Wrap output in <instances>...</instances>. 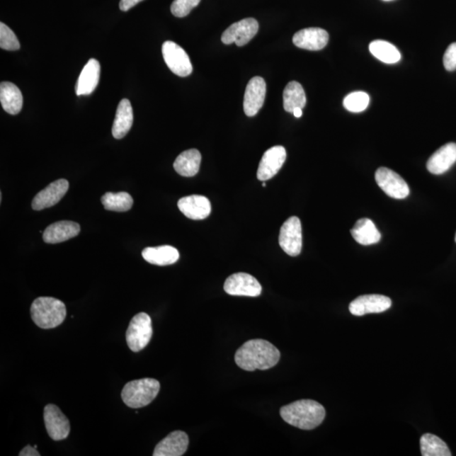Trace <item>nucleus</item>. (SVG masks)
Segmentation results:
<instances>
[{"label":"nucleus","instance_id":"obj_1","mask_svg":"<svg viewBox=\"0 0 456 456\" xmlns=\"http://www.w3.org/2000/svg\"><path fill=\"white\" fill-rule=\"evenodd\" d=\"M279 350L270 342L262 339L251 340L241 346L235 354L236 365L245 371L267 370L278 365Z\"/></svg>","mask_w":456,"mask_h":456},{"label":"nucleus","instance_id":"obj_2","mask_svg":"<svg viewBox=\"0 0 456 456\" xmlns=\"http://www.w3.org/2000/svg\"><path fill=\"white\" fill-rule=\"evenodd\" d=\"M280 414L292 426L302 431H312L323 423L326 410L317 401L300 400L282 407Z\"/></svg>","mask_w":456,"mask_h":456},{"label":"nucleus","instance_id":"obj_3","mask_svg":"<svg viewBox=\"0 0 456 456\" xmlns=\"http://www.w3.org/2000/svg\"><path fill=\"white\" fill-rule=\"evenodd\" d=\"M30 317L38 327L45 330L54 329L64 321L67 307L55 297H38L30 306Z\"/></svg>","mask_w":456,"mask_h":456},{"label":"nucleus","instance_id":"obj_4","mask_svg":"<svg viewBox=\"0 0 456 456\" xmlns=\"http://www.w3.org/2000/svg\"><path fill=\"white\" fill-rule=\"evenodd\" d=\"M160 388L159 381L155 379L144 378L130 381L122 390V400L131 409H142L155 400Z\"/></svg>","mask_w":456,"mask_h":456},{"label":"nucleus","instance_id":"obj_5","mask_svg":"<svg viewBox=\"0 0 456 456\" xmlns=\"http://www.w3.org/2000/svg\"><path fill=\"white\" fill-rule=\"evenodd\" d=\"M152 335L151 317L146 313H139L131 319L126 332L127 344L132 352H140L149 344Z\"/></svg>","mask_w":456,"mask_h":456},{"label":"nucleus","instance_id":"obj_6","mask_svg":"<svg viewBox=\"0 0 456 456\" xmlns=\"http://www.w3.org/2000/svg\"><path fill=\"white\" fill-rule=\"evenodd\" d=\"M162 55L171 72L181 77L190 76L193 67L190 57L183 48L171 41H166L161 47Z\"/></svg>","mask_w":456,"mask_h":456},{"label":"nucleus","instance_id":"obj_7","mask_svg":"<svg viewBox=\"0 0 456 456\" xmlns=\"http://www.w3.org/2000/svg\"><path fill=\"white\" fill-rule=\"evenodd\" d=\"M279 244L288 256H300L302 247V225L300 218L292 217L280 227Z\"/></svg>","mask_w":456,"mask_h":456},{"label":"nucleus","instance_id":"obj_8","mask_svg":"<svg viewBox=\"0 0 456 456\" xmlns=\"http://www.w3.org/2000/svg\"><path fill=\"white\" fill-rule=\"evenodd\" d=\"M375 181L381 190L392 198L402 200L410 194L409 184L392 169L380 168L376 171Z\"/></svg>","mask_w":456,"mask_h":456},{"label":"nucleus","instance_id":"obj_9","mask_svg":"<svg viewBox=\"0 0 456 456\" xmlns=\"http://www.w3.org/2000/svg\"><path fill=\"white\" fill-rule=\"evenodd\" d=\"M224 290L232 296L256 297L261 295L262 287L253 275L247 273H236L226 280Z\"/></svg>","mask_w":456,"mask_h":456},{"label":"nucleus","instance_id":"obj_10","mask_svg":"<svg viewBox=\"0 0 456 456\" xmlns=\"http://www.w3.org/2000/svg\"><path fill=\"white\" fill-rule=\"evenodd\" d=\"M258 30V23L256 19H244L231 25L223 33L222 41L227 45L235 42L236 46L242 47L252 40Z\"/></svg>","mask_w":456,"mask_h":456},{"label":"nucleus","instance_id":"obj_11","mask_svg":"<svg viewBox=\"0 0 456 456\" xmlns=\"http://www.w3.org/2000/svg\"><path fill=\"white\" fill-rule=\"evenodd\" d=\"M45 427L48 435L55 441L65 440L70 432V423L58 406L48 404L43 411Z\"/></svg>","mask_w":456,"mask_h":456},{"label":"nucleus","instance_id":"obj_12","mask_svg":"<svg viewBox=\"0 0 456 456\" xmlns=\"http://www.w3.org/2000/svg\"><path fill=\"white\" fill-rule=\"evenodd\" d=\"M392 305V300L387 296L371 295H363L350 302L349 310L355 317H363L367 314L383 313Z\"/></svg>","mask_w":456,"mask_h":456},{"label":"nucleus","instance_id":"obj_13","mask_svg":"<svg viewBox=\"0 0 456 456\" xmlns=\"http://www.w3.org/2000/svg\"><path fill=\"white\" fill-rule=\"evenodd\" d=\"M287 159L286 149L276 146L269 149L263 156L258 165L257 178L258 181H267L278 174Z\"/></svg>","mask_w":456,"mask_h":456},{"label":"nucleus","instance_id":"obj_14","mask_svg":"<svg viewBox=\"0 0 456 456\" xmlns=\"http://www.w3.org/2000/svg\"><path fill=\"white\" fill-rule=\"evenodd\" d=\"M266 83L264 79L256 76L251 79L245 90L244 110L248 117L256 115L265 103Z\"/></svg>","mask_w":456,"mask_h":456},{"label":"nucleus","instance_id":"obj_15","mask_svg":"<svg viewBox=\"0 0 456 456\" xmlns=\"http://www.w3.org/2000/svg\"><path fill=\"white\" fill-rule=\"evenodd\" d=\"M69 190V182L67 179H59L47 186L45 190L39 192L34 197L32 206L35 210L52 207L58 204Z\"/></svg>","mask_w":456,"mask_h":456},{"label":"nucleus","instance_id":"obj_16","mask_svg":"<svg viewBox=\"0 0 456 456\" xmlns=\"http://www.w3.org/2000/svg\"><path fill=\"white\" fill-rule=\"evenodd\" d=\"M292 42L302 50H321L327 45L329 34L326 30L318 28L302 29L295 33Z\"/></svg>","mask_w":456,"mask_h":456},{"label":"nucleus","instance_id":"obj_17","mask_svg":"<svg viewBox=\"0 0 456 456\" xmlns=\"http://www.w3.org/2000/svg\"><path fill=\"white\" fill-rule=\"evenodd\" d=\"M178 209L191 220H204L212 212L210 200L203 195H193L178 200Z\"/></svg>","mask_w":456,"mask_h":456},{"label":"nucleus","instance_id":"obj_18","mask_svg":"<svg viewBox=\"0 0 456 456\" xmlns=\"http://www.w3.org/2000/svg\"><path fill=\"white\" fill-rule=\"evenodd\" d=\"M188 437L183 431H174L157 444L154 456H181L186 452Z\"/></svg>","mask_w":456,"mask_h":456},{"label":"nucleus","instance_id":"obj_19","mask_svg":"<svg viewBox=\"0 0 456 456\" xmlns=\"http://www.w3.org/2000/svg\"><path fill=\"white\" fill-rule=\"evenodd\" d=\"M81 227L72 221H60L48 226L43 232L42 239L47 244H59L76 236Z\"/></svg>","mask_w":456,"mask_h":456},{"label":"nucleus","instance_id":"obj_20","mask_svg":"<svg viewBox=\"0 0 456 456\" xmlns=\"http://www.w3.org/2000/svg\"><path fill=\"white\" fill-rule=\"evenodd\" d=\"M456 162V144L448 143L433 153L427 162V169L433 174L447 172Z\"/></svg>","mask_w":456,"mask_h":456},{"label":"nucleus","instance_id":"obj_21","mask_svg":"<svg viewBox=\"0 0 456 456\" xmlns=\"http://www.w3.org/2000/svg\"><path fill=\"white\" fill-rule=\"evenodd\" d=\"M100 64L98 60L91 59L83 68L76 85L77 96H87L92 93L98 85Z\"/></svg>","mask_w":456,"mask_h":456},{"label":"nucleus","instance_id":"obj_22","mask_svg":"<svg viewBox=\"0 0 456 456\" xmlns=\"http://www.w3.org/2000/svg\"><path fill=\"white\" fill-rule=\"evenodd\" d=\"M133 108L128 99H122L118 104L114 118L112 133L117 139L124 138L133 125Z\"/></svg>","mask_w":456,"mask_h":456},{"label":"nucleus","instance_id":"obj_23","mask_svg":"<svg viewBox=\"0 0 456 456\" xmlns=\"http://www.w3.org/2000/svg\"><path fill=\"white\" fill-rule=\"evenodd\" d=\"M0 102L4 110L11 115L18 114L23 106V96L21 90L11 82L0 85Z\"/></svg>","mask_w":456,"mask_h":456},{"label":"nucleus","instance_id":"obj_24","mask_svg":"<svg viewBox=\"0 0 456 456\" xmlns=\"http://www.w3.org/2000/svg\"><path fill=\"white\" fill-rule=\"evenodd\" d=\"M142 257L150 264L165 266L175 264L178 261L179 252L174 247L164 245V246L144 249L142 251Z\"/></svg>","mask_w":456,"mask_h":456},{"label":"nucleus","instance_id":"obj_25","mask_svg":"<svg viewBox=\"0 0 456 456\" xmlns=\"http://www.w3.org/2000/svg\"><path fill=\"white\" fill-rule=\"evenodd\" d=\"M201 164V154L196 149L181 153L175 160L173 168L183 177H194L198 173Z\"/></svg>","mask_w":456,"mask_h":456},{"label":"nucleus","instance_id":"obj_26","mask_svg":"<svg viewBox=\"0 0 456 456\" xmlns=\"http://www.w3.org/2000/svg\"><path fill=\"white\" fill-rule=\"evenodd\" d=\"M353 239L362 245H371L380 242V232L370 219L363 218L356 222L350 230Z\"/></svg>","mask_w":456,"mask_h":456},{"label":"nucleus","instance_id":"obj_27","mask_svg":"<svg viewBox=\"0 0 456 456\" xmlns=\"http://www.w3.org/2000/svg\"><path fill=\"white\" fill-rule=\"evenodd\" d=\"M307 102L304 89L297 81L289 82L283 92L285 111L293 113L297 108H304Z\"/></svg>","mask_w":456,"mask_h":456},{"label":"nucleus","instance_id":"obj_28","mask_svg":"<svg viewBox=\"0 0 456 456\" xmlns=\"http://www.w3.org/2000/svg\"><path fill=\"white\" fill-rule=\"evenodd\" d=\"M101 201L105 209L118 212H128L134 204L132 197L126 192L106 193Z\"/></svg>","mask_w":456,"mask_h":456},{"label":"nucleus","instance_id":"obj_29","mask_svg":"<svg viewBox=\"0 0 456 456\" xmlns=\"http://www.w3.org/2000/svg\"><path fill=\"white\" fill-rule=\"evenodd\" d=\"M370 50L375 58L385 64H396L401 60L400 52L392 43L383 40L372 42Z\"/></svg>","mask_w":456,"mask_h":456},{"label":"nucleus","instance_id":"obj_30","mask_svg":"<svg viewBox=\"0 0 456 456\" xmlns=\"http://www.w3.org/2000/svg\"><path fill=\"white\" fill-rule=\"evenodd\" d=\"M421 453L423 456H450L448 446L440 438L432 433H425L420 440Z\"/></svg>","mask_w":456,"mask_h":456},{"label":"nucleus","instance_id":"obj_31","mask_svg":"<svg viewBox=\"0 0 456 456\" xmlns=\"http://www.w3.org/2000/svg\"><path fill=\"white\" fill-rule=\"evenodd\" d=\"M370 102V96L366 92L354 91L346 96L343 105L346 110L352 113H361L365 110Z\"/></svg>","mask_w":456,"mask_h":456},{"label":"nucleus","instance_id":"obj_32","mask_svg":"<svg viewBox=\"0 0 456 456\" xmlns=\"http://www.w3.org/2000/svg\"><path fill=\"white\" fill-rule=\"evenodd\" d=\"M0 47L7 51L19 50L21 47L16 34L3 23H0Z\"/></svg>","mask_w":456,"mask_h":456},{"label":"nucleus","instance_id":"obj_33","mask_svg":"<svg viewBox=\"0 0 456 456\" xmlns=\"http://www.w3.org/2000/svg\"><path fill=\"white\" fill-rule=\"evenodd\" d=\"M201 0H174L171 6V12L174 16L183 18L187 16L193 8L199 6Z\"/></svg>","mask_w":456,"mask_h":456},{"label":"nucleus","instance_id":"obj_34","mask_svg":"<svg viewBox=\"0 0 456 456\" xmlns=\"http://www.w3.org/2000/svg\"><path fill=\"white\" fill-rule=\"evenodd\" d=\"M444 67L448 72L456 69V42L451 43L444 55Z\"/></svg>","mask_w":456,"mask_h":456},{"label":"nucleus","instance_id":"obj_35","mask_svg":"<svg viewBox=\"0 0 456 456\" xmlns=\"http://www.w3.org/2000/svg\"><path fill=\"white\" fill-rule=\"evenodd\" d=\"M143 0H120V8L122 11H128Z\"/></svg>","mask_w":456,"mask_h":456},{"label":"nucleus","instance_id":"obj_36","mask_svg":"<svg viewBox=\"0 0 456 456\" xmlns=\"http://www.w3.org/2000/svg\"><path fill=\"white\" fill-rule=\"evenodd\" d=\"M20 456H39L40 454L38 453V451L35 448V447L28 445L21 451Z\"/></svg>","mask_w":456,"mask_h":456},{"label":"nucleus","instance_id":"obj_37","mask_svg":"<svg viewBox=\"0 0 456 456\" xmlns=\"http://www.w3.org/2000/svg\"><path fill=\"white\" fill-rule=\"evenodd\" d=\"M302 109L300 108H297L295 109V111H293V115H295L296 118H300L302 115Z\"/></svg>","mask_w":456,"mask_h":456},{"label":"nucleus","instance_id":"obj_38","mask_svg":"<svg viewBox=\"0 0 456 456\" xmlns=\"http://www.w3.org/2000/svg\"><path fill=\"white\" fill-rule=\"evenodd\" d=\"M266 183L265 182L263 183V187H266Z\"/></svg>","mask_w":456,"mask_h":456},{"label":"nucleus","instance_id":"obj_39","mask_svg":"<svg viewBox=\"0 0 456 456\" xmlns=\"http://www.w3.org/2000/svg\"><path fill=\"white\" fill-rule=\"evenodd\" d=\"M384 1H392V0H384Z\"/></svg>","mask_w":456,"mask_h":456},{"label":"nucleus","instance_id":"obj_40","mask_svg":"<svg viewBox=\"0 0 456 456\" xmlns=\"http://www.w3.org/2000/svg\"><path fill=\"white\" fill-rule=\"evenodd\" d=\"M455 242H456V235H455Z\"/></svg>","mask_w":456,"mask_h":456}]
</instances>
